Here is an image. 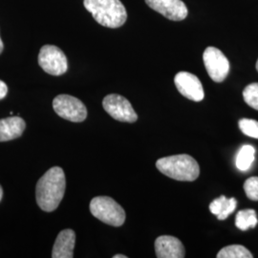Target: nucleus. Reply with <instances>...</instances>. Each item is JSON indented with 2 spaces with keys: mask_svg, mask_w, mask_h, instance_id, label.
I'll return each instance as SVG.
<instances>
[{
  "mask_svg": "<svg viewBox=\"0 0 258 258\" xmlns=\"http://www.w3.org/2000/svg\"><path fill=\"white\" fill-rule=\"evenodd\" d=\"M7 93H8L7 84L0 81V100H3L7 96Z\"/></svg>",
  "mask_w": 258,
  "mask_h": 258,
  "instance_id": "412c9836",
  "label": "nucleus"
},
{
  "mask_svg": "<svg viewBox=\"0 0 258 258\" xmlns=\"http://www.w3.org/2000/svg\"><path fill=\"white\" fill-rule=\"evenodd\" d=\"M3 48H4V45H3V42H2V40H1V37H0V54L2 53V51H3Z\"/></svg>",
  "mask_w": 258,
  "mask_h": 258,
  "instance_id": "4be33fe9",
  "label": "nucleus"
},
{
  "mask_svg": "<svg viewBox=\"0 0 258 258\" xmlns=\"http://www.w3.org/2000/svg\"><path fill=\"white\" fill-rule=\"evenodd\" d=\"M239 128L245 135L250 138L258 139V121L251 119H241L238 122Z\"/></svg>",
  "mask_w": 258,
  "mask_h": 258,
  "instance_id": "6ab92c4d",
  "label": "nucleus"
},
{
  "mask_svg": "<svg viewBox=\"0 0 258 258\" xmlns=\"http://www.w3.org/2000/svg\"><path fill=\"white\" fill-rule=\"evenodd\" d=\"M53 108L62 119L82 122L87 117V109L83 102L70 95H58L53 101Z\"/></svg>",
  "mask_w": 258,
  "mask_h": 258,
  "instance_id": "39448f33",
  "label": "nucleus"
},
{
  "mask_svg": "<svg viewBox=\"0 0 258 258\" xmlns=\"http://www.w3.org/2000/svg\"><path fill=\"white\" fill-rule=\"evenodd\" d=\"M217 258H252V254L244 246L231 245L227 246L218 252Z\"/></svg>",
  "mask_w": 258,
  "mask_h": 258,
  "instance_id": "f3484780",
  "label": "nucleus"
},
{
  "mask_svg": "<svg viewBox=\"0 0 258 258\" xmlns=\"http://www.w3.org/2000/svg\"><path fill=\"white\" fill-rule=\"evenodd\" d=\"M156 167L163 174L178 181H195L200 174L198 163L187 154L161 158L156 162Z\"/></svg>",
  "mask_w": 258,
  "mask_h": 258,
  "instance_id": "7ed1b4c3",
  "label": "nucleus"
},
{
  "mask_svg": "<svg viewBox=\"0 0 258 258\" xmlns=\"http://www.w3.org/2000/svg\"><path fill=\"white\" fill-rule=\"evenodd\" d=\"M85 9L104 27L119 28L126 19L127 13L120 0H83Z\"/></svg>",
  "mask_w": 258,
  "mask_h": 258,
  "instance_id": "f03ea898",
  "label": "nucleus"
},
{
  "mask_svg": "<svg viewBox=\"0 0 258 258\" xmlns=\"http://www.w3.org/2000/svg\"><path fill=\"white\" fill-rule=\"evenodd\" d=\"M236 206L237 201L235 198L228 199L226 196L222 195L219 198L212 201L210 205V211L212 214L217 216L218 220H225L234 212Z\"/></svg>",
  "mask_w": 258,
  "mask_h": 258,
  "instance_id": "4468645a",
  "label": "nucleus"
},
{
  "mask_svg": "<svg viewBox=\"0 0 258 258\" xmlns=\"http://www.w3.org/2000/svg\"><path fill=\"white\" fill-rule=\"evenodd\" d=\"M113 258H126V256L123 254H116L113 256Z\"/></svg>",
  "mask_w": 258,
  "mask_h": 258,
  "instance_id": "5701e85b",
  "label": "nucleus"
},
{
  "mask_svg": "<svg viewBox=\"0 0 258 258\" xmlns=\"http://www.w3.org/2000/svg\"><path fill=\"white\" fill-rule=\"evenodd\" d=\"M155 251L159 258H184L185 256L183 243L170 235L159 236L155 241Z\"/></svg>",
  "mask_w": 258,
  "mask_h": 258,
  "instance_id": "9b49d317",
  "label": "nucleus"
},
{
  "mask_svg": "<svg viewBox=\"0 0 258 258\" xmlns=\"http://www.w3.org/2000/svg\"><path fill=\"white\" fill-rule=\"evenodd\" d=\"M256 70H257V72H258V59H257V62H256Z\"/></svg>",
  "mask_w": 258,
  "mask_h": 258,
  "instance_id": "393cba45",
  "label": "nucleus"
},
{
  "mask_svg": "<svg viewBox=\"0 0 258 258\" xmlns=\"http://www.w3.org/2000/svg\"><path fill=\"white\" fill-rule=\"evenodd\" d=\"M178 91L186 99L194 102H201L205 97L203 85L195 75L188 72H179L174 78Z\"/></svg>",
  "mask_w": 258,
  "mask_h": 258,
  "instance_id": "1a4fd4ad",
  "label": "nucleus"
},
{
  "mask_svg": "<svg viewBox=\"0 0 258 258\" xmlns=\"http://www.w3.org/2000/svg\"><path fill=\"white\" fill-rule=\"evenodd\" d=\"M90 212L99 220L114 227L125 221V212L119 204L108 196H98L91 200Z\"/></svg>",
  "mask_w": 258,
  "mask_h": 258,
  "instance_id": "20e7f679",
  "label": "nucleus"
},
{
  "mask_svg": "<svg viewBox=\"0 0 258 258\" xmlns=\"http://www.w3.org/2000/svg\"><path fill=\"white\" fill-rule=\"evenodd\" d=\"M102 106L115 120L123 122H135L138 119L128 100L118 94L106 96L102 101Z\"/></svg>",
  "mask_w": 258,
  "mask_h": 258,
  "instance_id": "6e6552de",
  "label": "nucleus"
},
{
  "mask_svg": "<svg viewBox=\"0 0 258 258\" xmlns=\"http://www.w3.org/2000/svg\"><path fill=\"white\" fill-rule=\"evenodd\" d=\"M66 180L62 168L54 166L42 176L36 187L38 207L44 212H54L64 196Z\"/></svg>",
  "mask_w": 258,
  "mask_h": 258,
  "instance_id": "f257e3e1",
  "label": "nucleus"
},
{
  "mask_svg": "<svg viewBox=\"0 0 258 258\" xmlns=\"http://www.w3.org/2000/svg\"><path fill=\"white\" fill-rule=\"evenodd\" d=\"M258 219L256 212L254 210H243L236 214L235 225L241 231H248L253 229L257 225Z\"/></svg>",
  "mask_w": 258,
  "mask_h": 258,
  "instance_id": "2eb2a0df",
  "label": "nucleus"
},
{
  "mask_svg": "<svg viewBox=\"0 0 258 258\" xmlns=\"http://www.w3.org/2000/svg\"><path fill=\"white\" fill-rule=\"evenodd\" d=\"M38 64L48 74L61 76L68 70V61L64 53L55 45H44L38 55Z\"/></svg>",
  "mask_w": 258,
  "mask_h": 258,
  "instance_id": "423d86ee",
  "label": "nucleus"
},
{
  "mask_svg": "<svg viewBox=\"0 0 258 258\" xmlns=\"http://www.w3.org/2000/svg\"><path fill=\"white\" fill-rule=\"evenodd\" d=\"M148 6L173 21L184 20L188 14L187 8L182 0H145Z\"/></svg>",
  "mask_w": 258,
  "mask_h": 258,
  "instance_id": "9d476101",
  "label": "nucleus"
},
{
  "mask_svg": "<svg viewBox=\"0 0 258 258\" xmlns=\"http://www.w3.org/2000/svg\"><path fill=\"white\" fill-rule=\"evenodd\" d=\"M26 123L22 118L19 116L9 117L0 120V142H7L15 139L19 138Z\"/></svg>",
  "mask_w": 258,
  "mask_h": 258,
  "instance_id": "ddd939ff",
  "label": "nucleus"
},
{
  "mask_svg": "<svg viewBox=\"0 0 258 258\" xmlns=\"http://www.w3.org/2000/svg\"><path fill=\"white\" fill-rule=\"evenodd\" d=\"M2 196H3V189H2V187H1V185H0V201H1V199H2Z\"/></svg>",
  "mask_w": 258,
  "mask_h": 258,
  "instance_id": "b1692460",
  "label": "nucleus"
},
{
  "mask_svg": "<svg viewBox=\"0 0 258 258\" xmlns=\"http://www.w3.org/2000/svg\"><path fill=\"white\" fill-rule=\"evenodd\" d=\"M255 148L249 145H245L240 148L236 156V167L241 171H247L252 165L255 158Z\"/></svg>",
  "mask_w": 258,
  "mask_h": 258,
  "instance_id": "dca6fc26",
  "label": "nucleus"
},
{
  "mask_svg": "<svg viewBox=\"0 0 258 258\" xmlns=\"http://www.w3.org/2000/svg\"><path fill=\"white\" fill-rule=\"evenodd\" d=\"M244 190L247 197L252 201H258V177H250L244 183Z\"/></svg>",
  "mask_w": 258,
  "mask_h": 258,
  "instance_id": "aec40b11",
  "label": "nucleus"
},
{
  "mask_svg": "<svg viewBox=\"0 0 258 258\" xmlns=\"http://www.w3.org/2000/svg\"><path fill=\"white\" fill-rule=\"evenodd\" d=\"M243 98L251 108L258 110V83H250L243 91Z\"/></svg>",
  "mask_w": 258,
  "mask_h": 258,
  "instance_id": "a211bd4d",
  "label": "nucleus"
},
{
  "mask_svg": "<svg viewBox=\"0 0 258 258\" xmlns=\"http://www.w3.org/2000/svg\"><path fill=\"white\" fill-rule=\"evenodd\" d=\"M207 72L213 82L222 83L230 73V61L221 51L215 47H208L203 54Z\"/></svg>",
  "mask_w": 258,
  "mask_h": 258,
  "instance_id": "0eeeda50",
  "label": "nucleus"
},
{
  "mask_svg": "<svg viewBox=\"0 0 258 258\" xmlns=\"http://www.w3.org/2000/svg\"><path fill=\"white\" fill-rule=\"evenodd\" d=\"M76 234L72 230L60 231L55 239V245L52 251L53 258H72L74 256Z\"/></svg>",
  "mask_w": 258,
  "mask_h": 258,
  "instance_id": "f8f14e48",
  "label": "nucleus"
}]
</instances>
